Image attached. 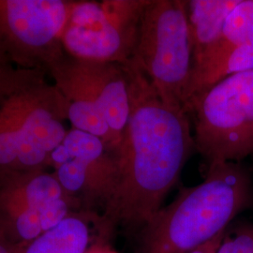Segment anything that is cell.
Instances as JSON below:
<instances>
[{"mask_svg": "<svg viewBox=\"0 0 253 253\" xmlns=\"http://www.w3.org/2000/svg\"><path fill=\"white\" fill-rule=\"evenodd\" d=\"M129 83L130 113L115 155L118 189L106 215L141 230L163 208L195 149L188 114L164 103L131 60L124 65Z\"/></svg>", "mask_w": 253, "mask_h": 253, "instance_id": "cell-1", "label": "cell"}, {"mask_svg": "<svg viewBox=\"0 0 253 253\" xmlns=\"http://www.w3.org/2000/svg\"><path fill=\"white\" fill-rule=\"evenodd\" d=\"M253 204V181L244 165L210 164L205 180L183 188L139 231L134 253H191L226 232Z\"/></svg>", "mask_w": 253, "mask_h": 253, "instance_id": "cell-2", "label": "cell"}, {"mask_svg": "<svg viewBox=\"0 0 253 253\" xmlns=\"http://www.w3.org/2000/svg\"><path fill=\"white\" fill-rule=\"evenodd\" d=\"M67 104L48 74L0 73V175L44 171L69 129Z\"/></svg>", "mask_w": 253, "mask_h": 253, "instance_id": "cell-3", "label": "cell"}, {"mask_svg": "<svg viewBox=\"0 0 253 253\" xmlns=\"http://www.w3.org/2000/svg\"><path fill=\"white\" fill-rule=\"evenodd\" d=\"M47 74L63 96L72 127L100 138L115 153L130 113L125 66L77 58L64 52Z\"/></svg>", "mask_w": 253, "mask_h": 253, "instance_id": "cell-4", "label": "cell"}, {"mask_svg": "<svg viewBox=\"0 0 253 253\" xmlns=\"http://www.w3.org/2000/svg\"><path fill=\"white\" fill-rule=\"evenodd\" d=\"M164 103L184 110L193 70L187 1L150 0L130 59Z\"/></svg>", "mask_w": 253, "mask_h": 253, "instance_id": "cell-5", "label": "cell"}, {"mask_svg": "<svg viewBox=\"0 0 253 253\" xmlns=\"http://www.w3.org/2000/svg\"><path fill=\"white\" fill-rule=\"evenodd\" d=\"M194 115L195 149L209 165L253 153V71L235 73L189 101Z\"/></svg>", "mask_w": 253, "mask_h": 253, "instance_id": "cell-6", "label": "cell"}, {"mask_svg": "<svg viewBox=\"0 0 253 253\" xmlns=\"http://www.w3.org/2000/svg\"><path fill=\"white\" fill-rule=\"evenodd\" d=\"M150 0L73 1L61 42L74 57L126 65Z\"/></svg>", "mask_w": 253, "mask_h": 253, "instance_id": "cell-7", "label": "cell"}, {"mask_svg": "<svg viewBox=\"0 0 253 253\" xmlns=\"http://www.w3.org/2000/svg\"><path fill=\"white\" fill-rule=\"evenodd\" d=\"M73 0H0V53L14 68L40 70L65 52L61 38Z\"/></svg>", "mask_w": 253, "mask_h": 253, "instance_id": "cell-8", "label": "cell"}, {"mask_svg": "<svg viewBox=\"0 0 253 253\" xmlns=\"http://www.w3.org/2000/svg\"><path fill=\"white\" fill-rule=\"evenodd\" d=\"M54 177L75 204H103L114 198L119 181L118 160L103 141L71 127L51 157Z\"/></svg>", "mask_w": 253, "mask_h": 253, "instance_id": "cell-9", "label": "cell"}, {"mask_svg": "<svg viewBox=\"0 0 253 253\" xmlns=\"http://www.w3.org/2000/svg\"><path fill=\"white\" fill-rule=\"evenodd\" d=\"M239 0H190L187 13L193 54V70L204 63L217 45L228 15Z\"/></svg>", "mask_w": 253, "mask_h": 253, "instance_id": "cell-10", "label": "cell"}, {"mask_svg": "<svg viewBox=\"0 0 253 253\" xmlns=\"http://www.w3.org/2000/svg\"><path fill=\"white\" fill-rule=\"evenodd\" d=\"M253 71V38L228 49L192 72L185 95L184 111L193 97L235 73Z\"/></svg>", "mask_w": 253, "mask_h": 253, "instance_id": "cell-11", "label": "cell"}, {"mask_svg": "<svg viewBox=\"0 0 253 253\" xmlns=\"http://www.w3.org/2000/svg\"><path fill=\"white\" fill-rule=\"evenodd\" d=\"M88 242L86 223L80 217L68 216L54 229L38 237L27 253H84Z\"/></svg>", "mask_w": 253, "mask_h": 253, "instance_id": "cell-12", "label": "cell"}, {"mask_svg": "<svg viewBox=\"0 0 253 253\" xmlns=\"http://www.w3.org/2000/svg\"><path fill=\"white\" fill-rule=\"evenodd\" d=\"M253 38V0H239L227 17L221 36L215 49L200 67L228 49L240 45Z\"/></svg>", "mask_w": 253, "mask_h": 253, "instance_id": "cell-13", "label": "cell"}, {"mask_svg": "<svg viewBox=\"0 0 253 253\" xmlns=\"http://www.w3.org/2000/svg\"><path fill=\"white\" fill-rule=\"evenodd\" d=\"M216 253H253V225L243 224L223 236Z\"/></svg>", "mask_w": 253, "mask_h": 253, "instance_id": "cell-14", "label": "cell"}, {"mask_svg": "<svg viewBox=\"0 0 253 253\" xmlns=\"http://www.w3.org/2000/svg\"><path fill=\"white\" fill-rule=\"evenodd\" d=\"M226 232L217 235L215 238H213L212 240H210L207 244L202 246L198 248L197 250H195L194 252L191 253H217V249L219 247V245L221 243L223 236L225 235Z\"/></svg>", "mask_w": 253, "mask_h": 253, "instance_id": "cell-15", "label": "cell"}, {"mask_svg": "<svg viewBox=\"0 0 253 253\" xmlns=\"http://www.w3.org/2000/svg\"><path fill=\"white\" fill-rule=\"evenodd\" d=\"M9 67H13V66L9 63L3 54L0 53V73H2L4 70L8 69Z\"/></svg>", "mask_w": 253, "mask_h": 253, "instance_id": "cell-16", "label": "cell"}, {"mask_svg": "<svg viewBox=\"0 0 253 253\" xmlns=\"http://www.w3.org/2000/svg\"><path fill=\"white\" fill-rule=\"evenodd\" d=\"M0 253H8V252L2 246H0Z\"/></svg>", "mask_w": 253, "mask_h": 253, "instance_id": "cell-17", "label": "cell"}, {"mask_svg": "<svg viewBox=\"0 0 253 253\" xmlns=\"http://www.w3.org/2000/svg\"><path fill=\"white\" fill-rule=\"evenodd\" d=\"M111 253V252H107V251H98V252H94V253Z\"/></svg>", "mask_w": 253, "mask_h": 253, "instance_id": "cell-18", "label": "cell"}]
</instances>
